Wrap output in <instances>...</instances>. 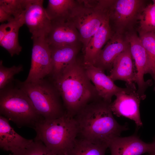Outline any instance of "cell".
<instances>
[{"label":"cell","mask_w":155,"mask_h":155,"mask_svg":"<svg viewBox=\"0 0 155 155\" xmlns=\"http://www.w3.org/2000/svg\"><path fill=\"white\" fill-rule=\"evenodd\" d=\"M52 79L66 113L72 117L89 103L102 99L91 83L83 61L76 59Z\"/></svg>","instance_id":"cell-1"},{"label":"cell","mask_w":155,"mask_h":155,"mask_svg":"<svg viewBox=\"0 0 155 155\" xmlns=\"http://www.w3.org/2000/svg\"><path fill=\"white\" fill-rule=\"evenodd\" d=\"M111 103L102 99L93 101L74 117L80 137L108 146L111 140L128 130L126 125H121L114 117Z\"/></svg>","instance_id":"cell-2"},{"label":"cell","mask_w":155,"mask_h":155,"mask_svg":"<svg viewBox=\"0 0 155 155\" xmlns=\"http://www.w3.org/2000/svg\"><path fill=\"white\" fill-rule=\"evenodd\" d=\"M34 129L36 133L35 138L56 155H67L79 134L76 120L66 112L57 119L42 120Z\"/></svg>","instance_id":"cell-3"},{"label":"cell","mask_w":155,"mask_h":155,"mask_svg":"<svg viewBox=\"0 0 155 155\" xmlns=\"http://www.w3.org/2000/svg\"><path fill=\"white\" fill-rule=\"evenodd\" d=\"M12 84L0 90V115L19 127L28 126L34 128L44 119L27 94Z\"/></svg>","instance_id":"cell-4"},{"label":"cell","mask_w":155,"mask_h":155,"mask_svg":"<svg viewBox=\"0 0 155 155\" xmlns=\"http://www.w3.org/2000/svg\"><path fill=\"white\" fill-rule=\"evenodd\" d=\"M14 81L16 85L27 94L44 119H57L66 112L61 96L52 82L45 78L29 82Z\"/></svg>","instance_id":"cell-5"},{"label":"cell","mask_w":155,"mask_h":155,"mask_svg":"<svg viewBox=\"0 0 155 155\" xmlns=\"http://www.w3.org/2000/svg\"><path fill=\"white\" fill-rule=\"evenodd\" d=\"M68 20L78 30L82 51L108 17L109 0H77Z\"/></svg>","instance_id":"cell-6"},{"label":"cell","mask_w":155,"mask_h":155,"mask_svg":"<svg viewBox=\"0 0 155 155\" xmlns=\"http://www.w3.org/2000/svg\"><path fill=\"white\" fill-rule=\"evenodd\" d=\"M143 0H109V25L115 33L126 34L134 30L142 10L147 5Z\"/></svg>","instance_id":"cell-7"},{"label":"cell","mask_w":155,"mask_h":155,"mask_svg":"<svg viewBox=\"0 0 155 155\" xmlns=\"http://www.w3.org/2000/svg\"><path fill=\"white\" fill-rule=\"evenodd\" d=\"M126 35L130 44L132 58L135 62L136 71L135 83L138 86L137 92L142 100H144L146 97V90L152 84L151 80L146 81L144 79L145 74L148 73L151 75L152 73L149 58L139 36L134 30L127 32Z\"/></svg>","instance_id":"cell-8"},{"label":"cell","mask_w":155,"mask_h":155,"mask_svg":"<svg viewBox=\"0 0 155 155\" xmlns=\"http://www.w3.org/2000/svg\"><path fill=\"white\" fill-rule=\"evenodd\" d=\"M45 37L34 38L30 68L24 81L29 82L44 78L52 69L51 52Z\"/></svg>","instance_id":"cell-9"},{"label":"cell","mask_w":155,"mask_h":155,"mask_svg":"<svg viewBox=\"0 0 155 155\" xmlns=\"http://www.w3.org/2000/svg\"><path fill=\"white\" fill-rule=\"evenodd\" d=\"M44 0H27L24 12V24L32 34L31 38L46 37L52 22L43 6Z\"/></svg>","instance_id":"cell-10"},{"label":"cell","mask_w":155,"mask_h":155,"mask_svg":"<svg viewBox=\"0 0 155 155\" xmlns=\"http://www.w3.org/2000/svg\"><path fill=\"white\" fill-rule=\"evenodd\" d=\"M115 96L116 99L110 105L113 113L118 117H125L133 120L137 127L142 126L140 110L142 100L137 91L130 94L121 92Z\"/></svg>","instance_id":"cell-11"},{"label":"cell","mask_w":155,"mask_h":155,"mask_svg":"<svg viewBox=\"0 0 155 155\" xmlns=\"http://www.w3.org/2000/svg\"><path fill=\"white\" fill-rule=\"evenodd\" d=\"M84 66L87 75L94 84L99 96L107 102L111 103L113 96L119 92H125L130 94L136 91L129 88H121L117 86L104 71L94 65Z\"/></svg>","instance_id":"cell-12"},{"label":"cell","mask_w":155,"mask_h":155,"mask_svg":"<svg viewBox=\"0 0 155 155\" xmlns=\"http://www.w3.org/2000/svg\"><path fill=\"white\" fill-rule=\"evenodd\" d=\"M129 47L125 34L114 33L101 51L94 65L104 71L110 72L116 58Z\"/></svg>","instance_id":"cell-13"},{"label":"cell","mask_w":155,"mask_h":155,"mask_svg":"<svg viewBox=\"0 0 155 155\" xmlns=\"http://www.w3.org/2000/svg\"><path fill=\"white\" fill-rule=\"evenodd\" d=\"M51 22L50 30L46 38L50 45L80 46L79 33L70 21L68 20Z\"/></svg>","instance_id":"cell-14"},{"label":"cell","mask_w":155,"mask_h":155,"mask_svg":"<svg viewBox=\"0 0 155 155\" xmlns=\"http://www.w3.org/2000/svg\"><path fill=\"white\" fill-rule=\"evenodd\" d=\"M153 142L147 143L137 135L114 138L108 144L111 155H141L149 153L152 150Z\"/></svg>","instance_id":"cell-15"},{"label":"cell","mask_w":155,"mask_h":155,"mask_svg":"<svg viewBox=\"0 0 155 155\" xmlns=\"http://www.w3.org/2000/svg\"><path fill=\"white\" fill-rule=\"evenodd\" d=\"M130 47L116 58L108 76L114 82L121 80L125 82L126 87L136 90V71L132 61Z\"/></svg>","instance_id":"cell-16"},{"label":"cell","mask_w":155,"mask_h":155,"mask_svg":"<svg viewBox=\"0 0 155 155\" xmlns=\"http://www.w3.org/2000/svg\"><path fill=\"white\" fill-rule=\"evenodd\" d=\"M114 33L109 24L108 16L83 51V61L85 66L95 64L103 46Z\"/></svg>","instance_id":"cell-17"},{"label":"cell","mask_w":155,"mask_h":155,"mask_svg":"<svg viewBox=\"0 0 155 155\" xmlns=\"http://www.w3.org/2000/svg\"><path fill=\"white\" fill-rule=\"evenodd\" d=\"M49 46L52 64V69L50 75L52 78L77 59L80 46Z\"/></svg>","instance_id":"cell-18"},{"label":"cell","mask_w":155,"mask_h":155,"mask_svg":"<svg viewBox=\"0 0 155 155\" xmlns=\"http://www.w3.org/2000/svg\"><path fill=\"white\" fill-rule=\"evenodd\" d=\"M31 140L22 137L14 130L6 118L0 116V147L4 150L12 153L28 144Z\"/></svg>","instance_id":"cell-19"},{"label":"cell","mask_w":155,"mask_h":155,"mask_svg":"<svg viewBox=\"0 0 155 155\" xmlns=\"http://www.w3.org/2000/svg\"><path fill=\"white\" fill-rule=\"evenodd\" d=\"M77 3V0H49L46 11L51 22L67 20Z\"/></svg>","instance_id":"cell-20"},{"label":"cell","mask_w":155,"mask_h":155,"mask_svg":"<svg viewBox=\"0 0 155 155\" xmlns=\"http://www.w3.org/2000/svg\"><path fill=\"white\" fill-rule=\"evenodd\" d=\"M107 144L80 137L77 138L67 155H105Z\"/></svg>","instance_id":"cell-21"},{"label":"cell","mask_w":155,"mask_h":155,"mask_svg":"<svg viewBox=\"0 0 155 155\" xmlns=\"http://www.w3.org/2000/svg\"><path fill=\"white\" fill-rule=\"evenodd\" d=\"M138 32H146L155 31V3L147 5L139 17Z\"/></svg>","instance_id":"cell-22"},{"label":"cell","mask_w":155,"mask_h":155,"mask_svg":"<svg viewBox=\"0 0 155 155\" xmlns=\"http://www.w3.org/2000/svg\"><path fill=\"white\" fill-rule=\"evenodd\" d=\"M138 33L139 36L148 56L155 90V31Z\"/></svg>","instance_id":"cell-23"},{"label":"cell","mask_w":155,"mask_h":155,"mask_svg":"<svg viewBox=\"0 0 155 155\" xmlns=\"http://www.w3.org/2000/svg\"><path fill=\"white\" fill-rule=\"evenodd\" d=\"M24 24L22 23L17 25L0 41V46L7 50L11 57L19 55L22 51V48L18 41V32Z\"/></svg>","instance_id":"cell-24"},{"label":"cell","mask_w":155,"mask_h":155,"mask_svg":"<svg viewBox=\"0 0 155 155\" xmlns=\"http://www.w3.org/2000/svg\"><path fill=\"white\" fill-rule=\"evenodd\" d=\"M10 155H56L40 140L35 139L24 147L11 153Z\"/></svg>","instance_id":"cell-25"},{"label":"cell","mask_w":155,"mask_h":155,"mask_svg":"<svg viewBox=\"0 0 155 155\" xmlns=\"http://www.w3.org/2000/svg\"><path fill=\"white\" fill-rule=\"evenodd\" d=\"M23 70L22 65H13L10 67L4 66L0 61V90L4 88L14 81V76Z\"/></svg>","instance_id":"cell-26"},{"label":"cell","mask_w":155,"mask_h":155,"mask_svg":"<svg viewBox=\"0 0 155 155\" xmlns=\"http://www.w3.org/2000/svg\"><path fill=\"white\" fill-rule=\"evenodd\" d=\"M27 1V0H0V7L15 18L24 13Z\"/></svg>","instance_id":"cell-27"},{"label":"cell","mask_w":155,"mask_h":155,"mask_svg":"<svg viewBox=\"0 0 155 155\" xmlns=\"http://www.w3.org/2000/svg\"><path fill=\"white\" fill-rule=\"evenodd\" d=\"M23 23L24 24V12L20 16L13 20L0 26V41L17 25Z\"/></svg>","instance_id":"cell-28"},{"label":"cell","mask_w":155,"mask_h":155,"mask_svg":"<svg viewBox=\"0 0 155 155\" xmlns=\"http://www.w3.org/2000/svg\"><path fill=\"white\" fill-rule=\"evenodd\" d=\"M15 18H13L2 8L0 7V22H3L6 21L8 22L13 20Z\"/></svg>","instance_id":"cell-29"},{"label":"cell","mask_w":155,"mask_h":155,"mask_svg":"<svg viewBox=\"0 0 155 155\" xmlns=\"http://www.w3.org/2000/svg\"><path fill=\"white\" fill-rule=\"evenodd\" d=\"M153 143L154 145L153 149L150 152L148 153L147 155H155V139Z\"/></svg>","instance_id":"cell-30"},{"label":"cell","mask_w":155,"mask_h":155,"mask_svg":"<svg viewBox=\"0 0 155 155\" xmlns=\"http://www.w3.org/2000/svg\"><path fill=\"white\" fill-rule=\"evenodd\" d=\"M152 2L155 3V0H152Z\"/></svg>","instance_id":"cell-31"}]
</instances>
